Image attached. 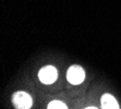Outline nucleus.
I'll return each mask as SVG.
<instances>
[{
  "label": "nucleus",
  "mask_w": 121,
  "mask_h": 109,
  "mask_svg": "<svg viewBox=\"0 0 121 109\" xmlns=\"http://www.w3.org/2000/svg\"><path fill=\"white\" fill-rule=\"evenodd\" d=\"M12 103L19 109H28L33 105V99L25 92H15L12 95Z\"/></svg>",
  "instance_id": "nucleus-1"
},
{
  "label": "nucleus",
  "mask_w": 121,
  "mask_h": 109,
  "mask_svg": "<svg viewBox=\"0 0 121 109\" xmlns=\"http://www.w3.org/2000/svg\"><path fill=\"white\" fill-rule=\"evenodd\" d=\"M48 109H67V105L60 100H52L48 104Z\"/></svg>",
  "instance_id": "nucleus-5"
},
{
  "label": "nucleus",
  "mask_w": 121,
  "mask_h": 109,
  "mask_svg": "<svg viewBox=\"0 0 121 109\" xmlns=\"http://www.w3.org/2000/svg\"><path fill=\"white\" fill-rule=\"evenodd\" d=\"M101 107L104 109H119V104L116 100V98L110 94H104L100 99Z\"/></svg>",
  "instance_id": "nucleus-4"
},
{
  "label": "nucleus",
  "mask_w": 121,
  "mask_h": 109,
  "mask_svg": "<svg viewBox=\"0 0 121 109\" xmlns=\"http://www.w3.org/2000/svg\"><path fill=\"white\" fill-rule=\"evenodd\" d=\"M67 78L73 85H79L85 80V71L80 65H71L67 71Z\"/></svg>",
  "instance_id": "nucleus-2"
},
{
  "label": "nucleus",
  "mask_w": 121,
  "mask_h": 109,
  "mask_svg": "<svg viewBox=\"0 0 121 109\" xmlns=\"http://www.w3.org/2000/svg\"><path fill=\"white\" fill-rule=\"evenodd\" d=\"M58 78V71L52 65H46L38 72V78L43 84H52Z\"/></svg>",
  "instance_id": "nucleus-3"
}]
</instances>
